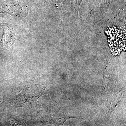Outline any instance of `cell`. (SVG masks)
Here are the masks:
<instances>
[{"label": "cell", "instance_id": "obj_1", "mask_svg": "<svg viewBox=\"0 0 126 126\" xmlns=\"http://www.w3.org/2000/svg\"><path fill=\"white\" fill-rule=\"evenodd\" d=\"M45 92V88L42 86H25L21 92L15 96L14 103L18 107L29 106L37 101Z\"/></svg>", "mask_w": 126, "mask_h": 126}]
</instances>
